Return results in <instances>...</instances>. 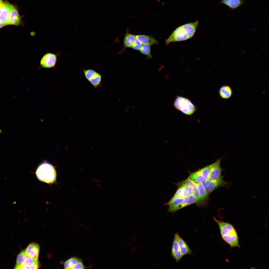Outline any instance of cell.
Returning <instances> with one entry per match:
<instances>
[{
    "mask_svg": "<svg viewBox=\"0 0 269 269\" xmlns=\"http://www.w3.org/2000/svg\"><path fill=\"white\" fill-rule=\"evenodd\" d=\"M178 232L174 234L172 244L171 254L177 262L181 260L182 258L177 241Z\"/></svg>",
    "mask_w": 269,
    "mask_h": 269,
    "instance_id": "obj_10",
    "label": "cell"
},
{
    "mask_svg": "<svg viewBox=\"0 0 269 269\" xmlns=\"http://www.w3.org/2000/svg\"><path fill=\"white\" fill-rule=\"evenodd\" d=\"M86 267L83 263L82 259H80L77 263L70 269H86Z\"/></svg>",
    "mask_w": 269,
    "mask_h": 269,
    "instance_id": "obj_27",
    "label": "cell"
},
{
    "mask_svg": "<svg viewBox=\"0 0 269 269\" xmlns=\"http://www.w3.org/2000/svg\"><path fill=\"white\" fill-rule=\"evenodd\" d=\"M4 2V1H3L2 0H0V6Z\"/></svg>",
    "mask_w": 269,
    "mask_h": 269,
    "instance_id": "obj_31",
    "label": "cell"
},
{
    "mask_svg": "<svg viewBox=\"0 0 269 269\" xmlns=\"http://www.w3.org/2000/svg\"><path fill=\"white\" fill-rule=\"evenodd\" d=\"M177 241L182 256L187 254L191 255L192 251L189 248L186 242L178 234Z\"/></svg>",
    "mask_w": 269,
    "mask_h": 269,
    "instance_id": "obj_16",
    "label": "cell"
},
{
    "mask_svg": "<svg viewBox=\"0 0 269 269\" xmlns=\"http://www.w3.org/2000/svg\"><path fill=\"white\" fill-rule=\"evenodd\" d=\"M136 40V35L129 33L127 30L123 40L124 47L118 54H122L126 48H131Z\"/></svg>",
    "mask_w": 269,
    "mask_h": 269,
    "instance_id": "obj_11",
    "label": "cell"
},
{
    "mask_svg": "<svg viewBox=\"0 0 269 269\" xmlns=\"http://www.w3.org/2000/svg\"><path fill=\"white\" fill-rule=\"evenodd\" d=\"M7 25L5 23L0 21V28Z\"/></svg>",
    "mask_w": 269,
    "mask_h": 269,
    "instance_id": "obj_30",
    "label": "cell"
},
{
    "mask_svg": "<svg viewBox=\"0 0 269 269\" xmlns=\"http://www.w3.org/2000/svg\"><path fill=\"white\" fill-rule=\"evenodd\" d=\"M139 50L140 53L146 56L148 58H152L150 46L142 44Z\"/></svg>",
    "mask_w": 269,
    "mask_h": 269,
    "instance_id": "obj_24",
    "label": "cell"
},
{
    "mask_svg": "<svg viewBox=\"0 0 269 269\" xmlns=\"http://www.w3.org/2000/svg\"><path fill=\"white\" fill-rule=\"evenodd\" d=\"M198 23V21L197 20L194 22L182 25L185 30L189 39L192 38L194 36Z\"/></svg>",
    "mask_w": 269,
    "mask_h": 269,
    "instance_id": "obj_15",
    "label": "cell"
},
{
    "mask_svg": "<svg viewBox=\"0 0 269 269\" xmlns=\"http://www.w3.org/2000/svg\"><path fill=\"white\" fill-rule=\"evenodd\" d=\"M195 189L185 185L178 186V188L174 197L182 198L193 196Z\"/></svg>",
    "mask_w": 269,
    "mask_h": 269,
    "instance_id": "obj_9",
    "label": "cell"
},
{
    "mask_svg": "<svg viewBox=\"0 0 269 269\" xmlns=\"http://www.w3.org/2000/svg\"><path fill=\"white\" fill-rule=\"evenodd\" d=\"M29 257L26 253L25 249L22 251L17 257L16 264L21 265L24 264Z\"/></svg>",
    "mask_w": 269,
    "mask_h": 269,
    "instance_id": "obj_21",
    "label": "cell"
},
{
    "mask_svg": "<svg viewBox=\"0 0 269 269\" xmlns=\"http://www.w3.org/2000/svg\"><path fill=\"white\" fill-rule=\"evenodd\" d=\"M38 261V259L35 260L29 257L25 262L24 264L30 267Z\"/></svg>",
    "mask_w": 269,
    "mask_h": 269,
    "instance_id": "obj_28",
    "label": "cell"
},
{
    "mask_svg": "<svg viewBox=\"0 0 269 269\" xmlns=\"http://www.w3.org/2000/svg\"><path fill=\"white\" fill-rule=\"evenodd\" d=\"M25 250L26 253L29 257L35 260L38 259L40 250V247L38 244L31 243Z\"/></svg>",
    "mask_w": 269,
    "mask_h": 269,
    "instance_id": "obj_12",
    "label": "cell"
},
{
    "mask_svg": "<svg viewBox=\"0 0 269 269\" xmlns=\"http://www.w3.org/2000/svg\"><path fill=\"white\" fill-rule=\"evenodd\" d=\"M141 43L138 40H136L134 44L131 48L135 50H139L142 45Z\"/></svg>",
    "mask_w": 269,
    "mask_h": 269,
    "instance_id": "obj_29",
    "label": "cell"
},
{
    "mask_svg": "<svg viewBox=\"0 0 269 269\" xmlns=\"http://www.w3.org/2000/svg\"><path fill=\"white\" fill-rule=\"evenodd\" d=\"M189 39L187 33L182 26L175 29L165 41V44L186 40Z\"/></svg>",
    "mask_w": 269,
    "mask_h": 269,
    "instance_id": "obj_4",
    "label": "cell"
},
{
    "mask_svg": "<svg viewBox=\"0 0 269 269\" xmlns=\"http://www.w3.org/2000/svg\"><path fill=\"white\" fill-rule=\"evenodd\" d=\"M57 61V55L52 53H47L42 57L40 62L42 68H50L55 66Z\"/></svg>",
    "mask_w": 269,
    "mask_h": 269,
    "instance_id": "obj_7",
    "label": "cell"
},
{
    "mask_svg": "<svg viewBox=\"0 0 269 269\" xmlns=\"http://www.w3.org/2000/svg\"><path fill=\"white\" fill-rule=\"evenodd\" d=\"M15 6L6 0L0 6V21L7 25L10 12Z\"/></svg>",
    "mask_w": 269,
    "mask_h": 269,
    "instance_id": "obj_8",
    "label": "cell"
},
{
    "mask_svg": "<svg viewBox=\"0 0 269 269\" xmlns=\"http://www.w3.org/2000/svg\"><path fill=\"white\" fill-rule=\"evenodd\" d=\"M136 40L142 44L150 46L158 43V41L153 37L144 35H136Z\"/></svg>",
    "mask_w": 269,
    "mask_h": 269,
    "instance_id": "obj_14",
    "label": "cell"
},
{
    "mask_svg": "<svg viewBox=\"0 0 269 269\" xmlns=\"http://www.w3.org/2000/svg\"><path fill=\"white\" fill-rule=\"evenodd\" d=\"M222 158L217 159L210 165V172L209 179L212 180H216L223 179V176L221 174L223 169L221 167L220 165Z\"/></svg>",
    "mask_w": 269,
    "mask_h": 269,
    "instance_id": "obj_5",
    "label": "cell"
},
{
    "mask_svg": "<svg viewBox=\"0 0 269 269\" xmlns=\"http://www.w3.org/2000/svg\"><path fill=\"white\" fill-rule=\"evenodd\" d=\"M83 71L86 78L89 81L96 72L94 70L92 69H83Z\"/></svg>",
    "mask_w": 269,
    "mask_h": 269,
    "instance_id": "obj_26",
    "label": "cell"
},
{
    "mask_svg": "<svg viewBox=\"0 0 269 269\" xmlns=\"http://www.w3.org/2000/svg\"><path fill=\"white\" fill-rule=\"evenodd\" d=\"M210 165H207L198 171L206 180L209 179L210 172Z\"/></svg>",
    "mask_w": 269,
    "mask_h": 269,
    "instance_id": "obj_25",
    "label": "cell"
},
{
    "mask_svg": "<svg viewBox=\"0 0 269 269\" xmlns=\"http://www.w3.org/2000/svg\"><path fill=\"white\" fill-rule=\"evenodd\" d=\"M213 219L219 227L222 239L229 246L230 248H240L238 235L233 225L215 217Z\"/></svg>",
    "mask_w": 269,
    "mask_h": 269,
    "instance_id": "obj_1",
    "label": "cell"
},
{
    "mask_svg": "<svg viewBox=\"0 0 269 269\" xmlns=\"http://www.w3.org/2000/svg\"><path fill=\"white\" fill-rule=\"evenodd\" d=\"M219 93L221 98L225 99H228L231 96L232 90L229 86H223L220 89Z\"/></svg>",
    "mask_w": 269,
    "mask_h": 269,
    "instance_id": "obj_20",
    "label": "cell"
},
{
    "mask_svg": "<svg viewBox=\"0 0 269 269\" xmlns=\"http://www.w3.org/2000/svg\"><path fill=\"white\" fill-rule=\"evenodd\" d=\"M245 3L244 0H221L219 4L225 5L232 10H234Z\"/></svg>",
    "mask_w": 269,
    "mask_h": 269,
    "instance_id": "obj_17",
    "label": "cell"
},
{
    "mask_svg": "<svg viewBox=\"0 0 269 269\" xmlns=\"http://www.w3.org/2000/svg\"><path fill=\"white\" fill-rule=\"evenodd\" d=\"M173 105L177 110L188 115L193 114L196 109L195 105L189 99L181 96L177 97Z\"/></svg>",
    "mask_w": 269,
    "mask_h": 269,
    "instance_id": "obj_3",
    "label": "cell"
},
{
    "mask_svg": "<svg viewBox=\"0 0 269 269\" xmlns=\"http://www.w3.org/2000/svg\"><path fill=\"white\" fill-rule=\"evenodd\" d=\"M21 17L15 7L11 11L10 13L7 25H12L18 26L20 24Z\"/></svg>",
    "mask_w": 269,
    "mask_h": 269,
    "instance_id": "obj_13",
    "label": "cell"
},
{
    "mask_svg": "<svg viewBox=\"0 0 269 269\" xmlns=\"http://www.w3.org/2000/svg\"><path fill=\"white\" fill-rule=\"evenodd\" d=\"M196 185L200 195L201 205L207 201L209 195L203 184L200 183Z\"/></svg>",
    "mask_w": 269,
    "mask_h": 269,
    "instance_id": "obj_19",
    "label": "cell"
},
{
    "mask_svg": "<svg viewBox=\"0 0 269 269\" xmlns=\"http://www.w3.org/2000/svg\"><path fill=\"white\" fill-rule=\"evenodd\" d=\"M101 79V75L99 73L96 72L89 81L96 88L99 86Z\"/></svg>",
    "mask_w": 269,
    "mask_h": 269,
    "instance_id": "obj_23",
    "label": "cell"
},
{
    "mask_svg": "<svg viewBox=\"0 0 269 269\" xmlns=\"http://www.w3.org/2000/svg\"><path fill=\"white\" fill-rule=\"evenodd\" d=\"M188 178L196 184L201 183L203 184L206 181L198 171L190 173Z\"/></svg>",
    "mask_w": 269,
    "mask_h": 269,
    "instance_id": "obj_18",
    "label": "cell"
},
{
    "mask_svg": "<svg viewBox=\"0 0 269 269\" xmlns=\"http://www.w3.org/2000/svg\"><path fill=\"white\" fill-rule=\"evenodd\" d=\"M1 132H2V131L0 129V134Z\"/></svg>",
    "mask_w": 269,
    "mask_h": 269,
    "instance_id": "obj_32",
    "label": "cell"
},
{
    "mask_svg": "<svg viewBox=\"0 0 269 269\" xmlns=\"http://www.w3.org/2000/svg\"><path fill=\"white\" fill-rule=\"evenodd\" d=\"M80 258L76 257H72L67 260L64 263V267L65 269H70L78 262Z\"/></svg>",
    "mask_w": 269,
    "mask_h": 269,
    "instance_id": "obj_22",
    "label": "cell"
},
{
    "mask_svg": "<svg viewBox=\"0 0 269 269\" xmlns=\"http://www.w3.org/2000/svg\"><path fill=\"white\" fill-rule=\"evenodd\" d=\"M35 174L37 179L42 182L52 184L56 181V169L52 164L48 162L44 161L40 164L37 169Z\"/></svg>",
    "mask_w": 269,
    "mask_h": 269,
    "instance_id": "obj_2",
    "label": "cell"
},
{
    "mask_svg": "<svg viewBox=\"0 0 269 269\" xmlns=\"http://www.w3.org/2000/svg\"><path fill=\"white\" fill-rule=\"evenodd\" d=\"M229 183L224 181L223 179L216 180H212L208 179L206 180L203 184L208 195L212 192L217 188L221 187L227 186Z\"/></svg>",
    "mask_w": 269,
    "mask_h": 269,
    "instance_id": "obj_6",
    "label": "cell"
}]
</instances>
